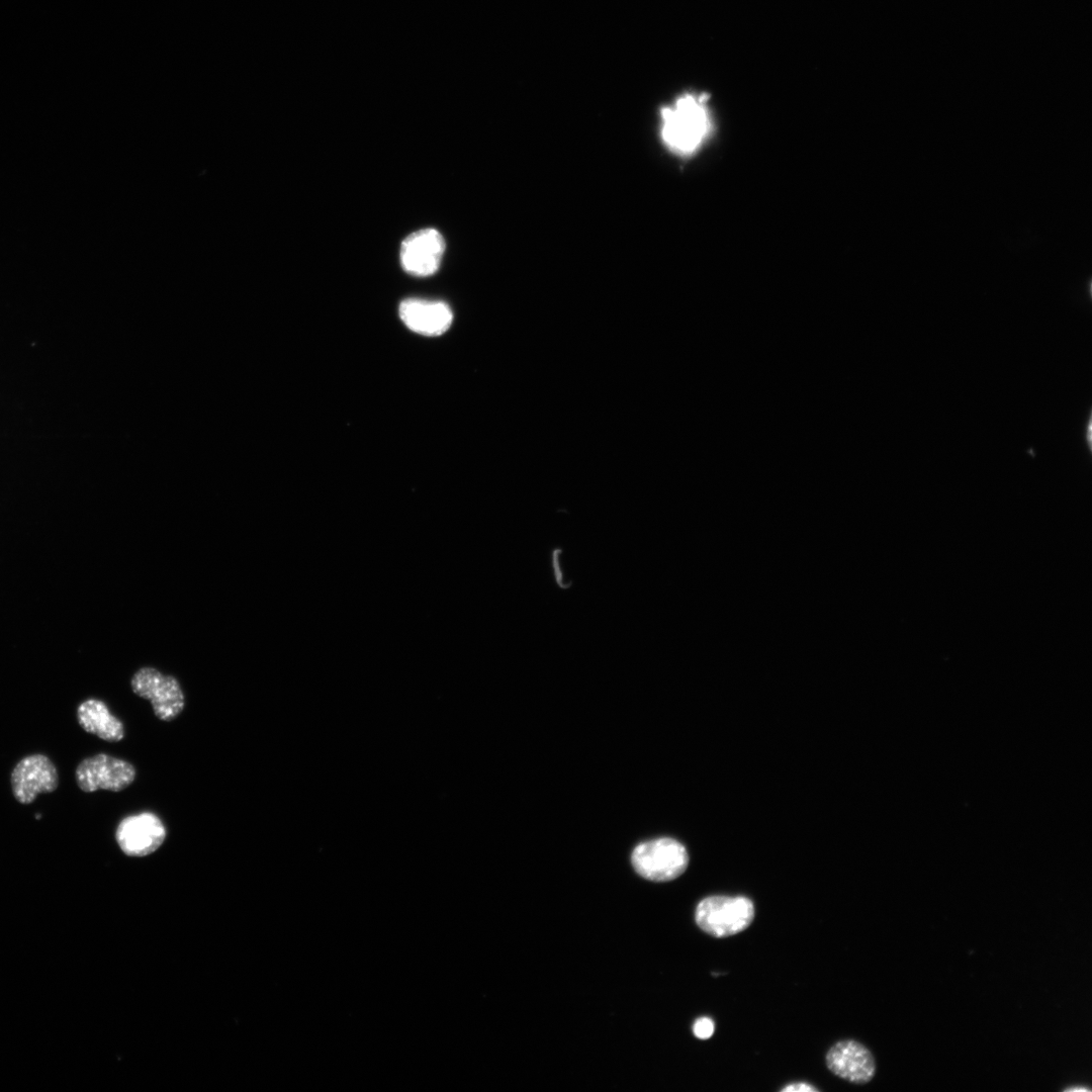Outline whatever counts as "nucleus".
<instances>
[{"label": "nucleus", "instance_id": "f257e3e1", "mask_svg": "<svg viewBox=\"0 0 1092 1092\" xmlns=\"http://www.w3.org/2000/svg\"><path fill=\"white\" fill-rule=\"evenodd\" d=\"M712 117L704 94L686 93L660 111V139L674 155L695 154L710 136Z\"/></svg>", "mask_w": 1092, "mask_h": 1092}, {"label": "nucleus", "instance_id": "dca6fc26", "mask_svg": "<svg viewBox=\"0 0 1092 1092\" xmlns=\"http://www.w3.org/2000/svg\"><path fill=\"white\" fill-rule=\"evenodd\" d=\"M1065 1091H1071V1092H1076V1091H1082V1092L1084 1091L1085 1092L1086 1091V1092H1089L1090 1089L1086 1088V1087H1071V1088L1065 1089Z\"/></svg>", "mask_w": 1092, "mask_h": 1092}, {"label": "nucleus", "instance_id": "4468645a", "mask_svg": "<svg viewBox=\"0 0 1092 1092\" xmlns=\"http://www.w3.org/2000/svg\"><path fill=\"white\" fill-rule=\"evenodd\" d=\"M783 1092H816L818 1089L805 1082L791 1083L782 1089Z\"/></svg>", "mask_w": 1092, "mask_h": 1092}, {"label": "nucleus", "instance_id": "39448f33", "mask_svg": "<svg viewBox=\"0 0 1092 1092\" xmlns=\"http://www.w3.org/2000/svg\"><path fill=\"white\" fill-rule=\"evenodd\" d=\"M75 776L77 785L83 792H120L133 783L136 771L133 764L124 759L98 753L81 760Z\"/></svg>", "mask_w": 1092, "mask_h": 1092}, {"label": "nucleus", "instance_id": "f8f14e48", "mask_svg": "<svg viewBox=\"0 0 1092 1092\" xmlns=\"http://www.w3.org/2000/svg\"><path fill=\"white\" fill-rule=\"evenodd\" d=\"M563 548L556 546L551 549V566L553 572L554 581L560 589L566 590L572 586V580L566 579L564 569L562 567L561 555Z\"/></svg>", "mask_w": 1092, "mask_h": 1092}, {"label": "nucleus", "instance_id": "0eeeda50", "mask_svg": "<svg viewBox=\"0 0 1092 1092\" xmlns=\"http://www.w3.org/2000/svg\"><path fill=\"white\" fill-rule=\"evenodd\" d=\"M14 798L21 804H30L41 793H52L58 788V771L52 760L43 754L23 757L11 772Z\"/></svg>", "mask_w": 1092, "mask_h": 1092}, {"label": "nucleus", "instance_id": "1a4fd4ad", "mask_svg": "<svg viewBox=\"0 0 1092 1092\" xmlns=\"http://www.w3.org/2000/svg\"><path fill=\"white\" fill-rule=\"evenodd\" d=\"M826 1064L833 1074L854 1084H866L876 1074V1062L871 1051L852 1039L832 1045L826 1055Z\"/></svg>", "mask_w": 1092, "mask_h": 1092}, {"label": "nucleus", "instance_id": "423d86ee", "mask_svg": "<svg viewBox=\"0 0 1092 1092\" xmlns=\"http://www.w3.org/2000/svg\"><path fill=\"white\" fill-rule=\"evenodd\" d=\"M166 827L152 812H142L123 818L115 830V840L121 851L132 857L155 852L165 841Z\"/></svg>", "mask_w": 1092, "mask_h": 1092}, {"label": "nucleus", "instance_id": "ddd939ff", "mask_svg": "<svg viewBox=\"0 0 1092 1092\" xmlns=\"http://www.w3.org/2000/svg\"><path fill=\"white\" fill-rule=\"evenodd\" d=\"M715 1030V1023L709 1017L698 1018L693 1025V1032L700 1039L710 1038Z\"/></svg>", "mask_w": 1092, "mask_h": 1092}, {"label": "nucleus", "instance_id": "20e7f679", "mask_svg": "<svg viewBox=\"0 0 1092 1092\" xmlns=\"http://www.w3.org/2000/svg\"><path fill=\"white\" fill-rule=\"evenodd\" d=\"M130 687L138 697L150 701L155 716L162 721H173L184 710L185 698L178 679L154 667L136 670Z\"/></svg>", "mask_w": 1092, "mask_h": 1092}, {"label": "nucleus", "instance_id": "9b49d317", "mask_svg": "<svg viewBox=\"0 0 1092 1092\" xmlns=\"http://www.w3.org/2000/svg\"><path fill=\"white\" fill-rule=\"evenodd\" d=\"M77 719L84 731L102 740L118 742L124 738L123 723L100 700L88 699L81 703L77 709Z\"/></svg>", "mask_w": 1092, "mask_h": 1092}, {"label": "nucleus", "instance_id": "7ed1b4c3", "mask_svg": "<svg viewBox=\"0 0 1092 1092\" xmlns=\"http://www.w3.org/2000/svg\"><path fill=\"white\" fill-rule=\"evenodd\" d=\"M631 861L641 877L654 882H667L678 878L687 870L689 853L679 841L661 837L639 843L632 852Z\"/></svg>", "mask_w": 1092, "mask_h": 1092}, {"label": "nucleus", "instance_id": "2eb2a0df", "mask_svg": "<svg viewBox=\"0 0 1092 1092\" xmlns=\"http://www.w3.org/2000/svg\"><path fill=\"white\" fill-rule=\"evenodd\" d=\"M1091 430H1092L1091 429V418H1089L1088 429H1087V437H1086L1089 450H1091Z\"/></svg>", "mask_w": 1092, "mask_h": 1092}, {"label": "nucleus", "instance_id": "6e6552de", "mask_svg": "<svg viewBox=\"0 0 1092 1092\" xmlns=\"http://www.w3.org/2000/svg\"><path fill=\"white\" fill-rule=\"evenodd\" d=\"M444 251L445 241L437 230H420L401 243L400 263L407 273L428 276L438 270Z\"/></svg>", "mask_w": 1092, "mask_h": 1092}, {"label": "nucleus", "instance_id": "f03ea898", "mask_svg": "<svg viewBox=\"0 0 1092 1092\" xmlns=\"http://www.w3.org/2000/svg\"><path fill=\"white\" fill-rule=\"evenodd\" d=\"M753 902L745 896L714 895L697 905V925L714 937H727L745 930L754 918Z\"/></svg>", "mask_w": 1092, "mask_h": 1092}, {"label": "nucleus", "instance_id": "9d476101", "mask_svg": "<svg viewBox=\"0 0 1092 1092\" xmlns=\"http://www.w3.org/2000/svg\"><path fill=\"white\" fill-rule=\"evenodd\" d=\"M398 312L410 330L424 336L444 334L453 320L450 307L436 300L405 299L400 303Z\"/></svg>", "mask_w": 1092, "mask_h": 1092}]
</instances>
